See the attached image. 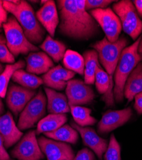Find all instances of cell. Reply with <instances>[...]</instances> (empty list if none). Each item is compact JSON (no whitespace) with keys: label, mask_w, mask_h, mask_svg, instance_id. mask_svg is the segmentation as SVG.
Returning <instances> with one entry per match:
<instances>
[{"label":"cell","mask_w":142,"mask_h":160,"mask_svg":"<svg viewBox=\"0 0 142 160\" xmlns=\"http://www.w3.org/2000/svg\"></svg>","instance_id":"cell-41"},{"label":"cell","mask_w":142,"mask_h":160,"mask_svg":"<svg viewBox=\"0 0 142 160\" xmlns=\"http://www.w3.org/2000/svg\"><path fill=\"white\" fill-rule=\"evenodd\" d=\"M42 6L36 12V17L51 37H53L59 24V17L56 5L53 0L41 1Z\"/></svg>","instance_id":"cell-15"},{"label":"cell","mask_w":142,"mask_h":160,"mask_svg":"<svg viewBox=\"0 0 142 160\" xmlns=\"http://www.w3.org/2000/svg\"><path fill=\"white\" fill-rule=\"evenodd\" d=\"M142 92V62H140L129 76L125 82L124 94L128 102Z\"/></svg>","instance_id":"cell-20"},{"label":"cell","mask_w":142,"mask_h":160,"mask_svg":"<svg viewBox=\"0 0 142 160\" xmlns=\"http://www.w3.org/2000/svg\"><path fill=\"white\" fill-rule=\"evenodd\" d=\"M129 41L122 36L115 42H110L105 37L101 41L96 42L92 47L98 53L99 60L109 76L110 88L113 92V76L117 68L122 51L126 48Z\"/></svg>","instance_id":"cell-4"},{"label":"cell","mask_w":142,"mask_h":160,"mask_svg":"<svg viewBox=\"0 0 142 160\" xmlns=\"http://www.w3.org/2000/svg\"><path fill=\"white\" fill-rule=\"evenodd\" d=\"M75 76L72 71L57 65L51 68L42 78L43 83L47 87L56 90H63L67 82Z\"/></svg>","instance_id":"cell-16"},{"label":"cell","mask_w":142,"mask_h":160,"mask_svg":"<svg viewBox=\"0 0 142 160\" xmlns=\"http://www.w3.org/2000/svg\"><path fill=\"white\" fill-rule=\"evenodd\" d=\"M141 38L142 34L135 43L125 48L121 53L114 74L113 95L115 100L117 102H120L124 100V87L127 79L137 65L142 60L138 52V45Z\"/></svg>","instance_id":"cell-3"},{"label":"cell","mask_w":142,"mask_h":160,"mask_svg":"<svg viewBox=\"0 0 142 160\" xmlns=\"http://www.w3.org/2000/svg\"><path fill=\"white\" fill-rule=\"evenodd\" d=\"M138 54L140 55L141 60H142V38H141V41L139 43L138 45Z\"/></svg>","instance_id":"cell-37"},{"label":"cell","mask_w":142,"mask_h":160,"mask_svg":"<svg viewBox=\"0 0 142 160\" xmlns=\"http://www.w3.org/2000/svg\"><path fill=\"white\" fill-rule=\"evenodd\" d=\"M12 79L13 82L19 84L21 87L32 90L36 89L43 84L42 78L22 69L16 71Z\"/></svg>","instance_id":"cell-26"},{"label":"cell","mask_w":142,"mask_h":160,"mask_svg":"<svg viewBox=\"0 0 142 160\" xmlns=\"http://www.w3.org/2000/svg\"><path fill=\"white\" fill-rule=\"evenodd\" d=\"M2 32V30L1 29H0V32Z\"/></svg>","instance_id":"cell-40"},{"label":"cell","mask_w":142,"mask_h":160,"mask_svg":"<svg viewBox=\"0 0 142 160\" xmlns=\"http://www.w3.org/2000/svg\"><path fill=\"white\" fill-rule=\"evenodd\" d=\"M0 62L2 63L13 64L15 63V57L9 51L6 38L0 33Z\"/></svg>","instance_id":"cell-30"},{"label":"cell","mask_w":142,"mask_h":160,"mask_svg":"<svg viewBox=\"0 0 142 160\" xmlns=\"http://www.w3.org/2000/svg\"><path fill=\"white\" fill-rule=\"evenodd\" d=\"M90 14L102 28L110 42H115L117 41L122 31V24L111 8L92 10Z\"/></svg>","instance_id":"cell-8"},{"label":"cell","mask_w":142,"mask_h":160,"mask_svg":"<svg viewBox=\"0 0 142 160\" xmlns=\"http://www.w3.org/2000/svg\"><path fill=\"white\" fill-rule=\"evenodd\" d=\"M47 137L56 141L75 144L78 140V132L69 125H63L58 129L44 133Z\"/></svg>","instance_id":"cell-24"},{"label":"cell","mask_w":142,"mask_h":160,"mask_svg":"<svg viewBox=\"0 0 142 160\" xmlns=\"http://www.w3.org/2000/svg\"><path fill=\"white\" fill-rule=\"evenodd\" d=\"M63 63L67 70L80 75L84 74V58L77 52L71 49L67 50L63 58Z\"/></svg>","instance_id":"cell-25"},{"label":"cell","mask_w":142,"mask_h":160,"mask_svg":"<svg viewBox=\"0 0 142 160\" xmlns=\"http://www.w3.org/2000/svg\"><path fill=\"white\" fill-rule=\"evenodd\" d=\"M105 160H121L120 145L113 134L111 135L108 148L105 153Z\"/></svg>","instance_id":"cell-29"},{"label":"cell","mask_w":142,"mask_h":160,"mask_svg":"<svg viewBox=\"0 0 142 160\" xmlns=\"http://www.w3.org/2000/svg\"><path fill=\"white\" fill-rule=\"evenodd\" d=\"M133 115L131 108L120 110H108L102 115L97 125V131L100 134H106L124 125Z\"/></svg>","instance_id":"cell-13"},{"label":"cell","mask_w":142,"mask_h":160,"mask_svg":"<svg viewBox=\"0 0 142 160\" xmlns=\"http://www.w3.org/2000/svg\"><path fill=\"white\" fill-rule=\"evenodd\" d=\"M12 156L18 160H41L44 158L38 140L36 131H30L18 142L12 151Z\"/></svg>","instance_id":"cell-9"},{"label":"cell","mask_w":142,"mask_h":160,"mask_svg":"<svg viewBox=\"0 0 142 160\" xmlns=\"http://www.w3.org/2000/svg\"><path fill=\"white\" fill-rule=\"evenodd\" d=\"M27 71L33 74H46L53 68V62L46 52L38 51L29 53L26 59Z\"/></svg>","instance_id":"cell-18"},{"label":"cell","mask_w":142,"mask_h":160,"mask_svg":"<svg viewBox=\"0 0 142 160\" xmlns=\"http://www.w3.org/2000/svg\"><path fill=\"white\" fill-rule=\"evenodd\" d=\"M134 108L139 115L142 114V92L135 96Z\"/></svg>","instance_id":"cell-33"},{"label":"cell","mask_w":142,"mask_h":160,"mask_svg":"<svg viewBox=\"0 0 142 160\" xmlns=\"http://www.w3.org/2000/svg\"><path fill=\"white\" fill-rule=\"evenodd\" d=\"M69 106H81L92 102L95 98L93 89L80 79H71L66 86Z\"/></svg>","instance_id":"cell-10"},{"label":"cell","mask_w":142,"mask_h":160,"mask_svg":"<svg viewBox=\"0 0 142 160\" xmlns=\"http://www.w3.org/2000/svg\"><path fill=\"white\" fill-rule=\"evenodd\" d=\"M40 48L53 60L55 62H59L63 58L66 52V46L63 42L55 40L50 35H47L40 45Z\"/></svg>","instance_id":"cell-22"},{"label":"cell","mask_w":142,"mask_h":160,"mask_svg":"<svg viewBox=\"0 0 142 160\" xmlns=\"http://www.w3.org/2000/svg\"><path fill=\"white\" fill-rule=\"evenodd\" d=\"M25 65V62L20 60L14 63L8 64L5 66L3 71L0 74V98H5L10 79H12L13 74L16 71L24 68Z\"/></svg>","instance_id":"cell-27"},{"label":"cell","mask_w":142,"mask_h":160,"mask_svg":"<svg viewBox=\"0 0 142 160\" xmlns=\"http://www.w3.org/2000/svg\"><path fill=\"white\" fill-rule=\"evenodd\" d=\"M72 160H95V157L92 151L85 148L77 152Z\"/></svg>","instance_id":"cell-32"},{"label":"cell","mask_w":142,"mask_h":160,"mask_svg":"<svg viewBox=\"0 0 142 160\" xmlns=\"http://www.w3.org/2000/svg\"><path fill=\"white\" fill-rule=\"evenodd\" d=\"M71 124L80 133L84 144L92 149L99 159H101L108 148V141L99 137L95 131L91 128L81 127L74 122H71Z\"/></svg>","instance_id":"cell-14"},{"label":"cell","mask_w":142,"mask_h":160,"mask_svg":"<svg viewBox=\"0 0 142 160\" xmlns=\"http://www.w3.org/2000/svg\"><path fill=\"white\" fill-rule=\"evenodd\" d=\"M83 58L85 60V83L87 85H92L95 83V72L99 65L98 53L94 49L88 50L84 52Z\"/></svg>","instance_id":"cell-23"},{"label":"cell","mask_w":142,"mask_h":160,"mask_svg":"<svg viewBox=\"0 0 142 160\" xmlns=\"http://www.w3.org/2000/svg\"><path fill=\"white\" fill-rule=\"evenodd\" d=\"M2 27L5 32L7 47L14 57L21 54L27 55L29 52L38 51L39 49L28 41L21 26L13 16L8 18Z\"/></svg>","instance_id":"cell-5"},{"label":"cell","mask_w":142,"mask_h":160,"mask_svg":"<svg viewBox=\"0 0 142 160\" xmlns=\"http://www.w3.org/2000/svg\"><path fill=\"white\" fill-rule=\"evenodd\" d=\"M113 1L111 0H87L85 1V8L86 10L106 8Z\"/></svg>","instance_id":"cell-31"},{"label":"cell","mask_w":142,"mask_h":160,"mask_svg":"<svg viewBox=\"0 0 142 160\" xmlns=\"http://www.w3.org/2000/svg\"><path fill=\"white\" fill-rule=\"evenodd\" d=\"M67 121L66 114H52L44 117L38 122L36 134L54 131L66 124Z\"/></svg>","instance_id":"cell-21"},{"label":"cell","mask_w":142,"mask_h":160,"mask_svg":"<svg viewBox=\"0 0 142 160\" xmlns=\"http://www.w3.org/2000/svg\"><path fill=\"white\" fill-rule=\"evenodd\" d=\"M36 94L34 90L12 84L7 92L6 102L8 108L17 115Z\"/></svg>","instance_id":"cell-12"},{"label":"cell","mask_w":142,"mask_h":160,"mask_svg":"<svg viewBox=\"0 0 142 160\" xmlns=\"http://www.w3.org/2000/svg\"><path fill=\"white\" fill-rule=\"evenodd\" d=\"M4 69H3V67L2 65V63H0V74H1L3 71Z\"/></svg>","instance_id":"cell-39"},{"label":"cell","mask_w":142,"mask_h":160,"mask_svg":"<svg viewBox=\"0 0 142 160\" xmlns=\"http://www.w3.org/2000/svg\"><path fill=\"white\" fill-rule=\"evenodd\" d=\"M47 96V107L49 113L52 114H66L71 112L67 98L62 93L45 87Z\"/></svg>","instance_id":"cell-19"},{"label":"cell","mask_w":142,"mask_h":160,"mask_svg":"<svg viewBox=\"0 0 142 160\" xmlns=\"http://www.w3.org/2000/svg\"><path fill=\"white\" fill-rule=\"evenodd\" d=\"M3 112H4V106H3V102L1 99V98H0V116H2V115H3Z\"/></svg>","instance_id":"cell-38"},{"label":"cell","mask_w":142,"mask_h":160,"mask_svg":"<svg viewBox=\"0 0 142 160\" xmlns=\"http://www.w3.org/2000/svg\"><path fill=\"white\" fill-rule=\"evenodd\" d=\"M22 135V132L16 126L9 112L0 116V136L2 138L5 148H8L16 143Z\"/></svg>","instance_id":"cell-17"},{"label":"cell","mask_w":142,"mask_h":160,"mask_svg":"<svg viewBox=\"0 0 142 160\" xmlns=\"http://www.w3.org/2000/svg\"><path fill=\"white\" fill-rule=\"evenodd\" d=\"M113 8L120 20L124 32L133 40H137L142 33V21L133 2L130 0H122L114 3Z\"/></svg>","instance_id":"cell-6"},{"label":"cell","mask_w":142,"mask_h":160,"mask_svg":"<svg viewBox=\"0 0 142 160\" xmlns=\"http://www.w3.org/2000/svg\"><path fill=\"white\" fill-rule=\"evenodd\" d=\"M71 112L74 122L81 127L93 126L97 120L91 115L92 110L81 106H70Z\"/></svg>","instance_id":"cell-28"},{"label":"cell","mask_w":142,"mask_h":160,"mask_svg":"<svg viewBox=\"0 0 142 160\" xmlns=\"http://www.w3.org/2000/svg\"><path fill=\"white\" fill-rule=\"evenodd\" d=\"M6 10L14 16L21 26L25 36L33 44L42 42L44 29L38 22L32 6L26 1H3Z\"/></svg>","instance_id":"cell-2"},{"label":"cell","mask_w":142,"mask_h":160,"mask_svg":"<svg viewBox=\"0 0 142 160\" xmlns=\"http://www.w3.org/2000/svg\"><path fill=\"white\" fill-rule=\"evenodd\" d=\"M133 3L135 5V8L138 10L139 15L142 18V0H135Z\"/></svg>","instance_id":"cell-36"},{"label":"cell","mask_w":142,"mask_h":160,"mask_svg":"<svg viewBox=\"0 0 142 160\" xmlns=\"http://www.w3.org/2000/svg\"><path fill=\"white\" fill-rule=\"evenodd\" d=\"M8 12L3 7V1H0V29L2 28L3 24L7 22L8 20Z\"/></svg>","instance_id":"cell-34"},{"label":"cell","mask_w":142,"mask_h":160,"mask_svg":"<svg viewBox=\"0 0 142 160\" xmlns=\"http://www.w3.org/2000/svg\"><path fill=\"white\" fill-rule=\"evenodd\" d=\"M10 156L5 150L3 141L0 136V160H10Z\"/></svg>","instance_id":"cell-35"},{"label":"cell","mask_w":142,"mask_h":160,"mask_svg":"<svg viewBox=\"0 0 142 160\" xmlns=\"http://www.w3.org/2000/svg\"><path fill=\"white\" fill-rule=\"evenodd\" d=\"M60 22L59 32L76 40H88L99 32V24L86 12L85 1L59 0Z\"/></svg>","instance_id":"cell-1"},{"label":"cell","mask_w":142,"mask_h":160,"mask_svg":"<svg viewBox=\"0 0 142 160\" xmlns=\"http://www.w3.org/2000/svg\"><path fill=\"white\" fill-rule=\"evenodd\" d=\"M47 98L40 90L21 112L17 127L20 130L32 128L43 118L46 113Z\"/></svg>","instance_id":"cell-7"},{"label":"cell","mask_w":142,"mask_h":160,"mask_svg":"<svg viewBox=\"0 0 142 160\" xmlns=\"http://www.w3.org/2000/svg\"><path fill=\"white\" fill-rule=\"evenodd\" d=\"M40 148L47 160H72L74 152L70 145L41 137L38 139Z\"/></svg>","instance_id":"cell-11"}]
</instances>
